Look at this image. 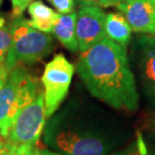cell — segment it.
Instances as JSON below:
<instances>
[{
  "instance_id": "obj_4",
  "label": "cell",
  "mask_w": 155,
  "mask_h": 155,
  "mask_svg": "<svg viewBox=\"0 0 155 155\" xmlns=\"http://www.w3.org/2000/svg\"><path fill=\"white\" fill-rule=\"evenodd\" d=\"M51 144L66 155H108L115 142L106 135L76 128L61 127L51 136Z\"/></svg>"
},
{
  "instance_id": "obj_8",
  "label": "cell",
  "mask_w": 155,
  "mask_h": 155,
  "mask_svg": "<svg viewBox=\"0 0 155 155\" xmlns=\"http://www.w3.org/2000/svg\"><path fill=\"white\" fill-rule=\"evenodd\" d=\"M132 31L155 35V0H127L117 6Z\"/></svg>"
},
{
  "instance_id": "obj_12",
  "label": "cell",
  "mask_w": 155,
  "mask_h": 155,
  "mask_svg": "<svg viewBox=\"0 0 155 155\" xmlns=\"http://www.w3.org/2000/svg\"><path fill=\"white\" fill-rule=\"evenodd\" d=\"M106 36L126 48L131 38L132 28L121 12H110L106 15Z\"/></svg>"
},
{
  "instance_id": "obj_6",
  "label": "cell",
  "mask_w": 155,
  "mask_h": 155,
  "mask_svg": "<svg viewBox=\"0 0 155 155\" xmlns=\"http://www.w3.org/2000/svg\"><path fill=\"white\" fill-rule=\"evenodd\" d=\"M45 94L40 91L31 103L24 107L9 131L6 142L15 146L35 145L45 124Z\"/></svg>"
},
{
  "instance_id": "obj_13",
  "label": "cell",
  "mask_w": 155,
  "mask_h": 155,
  "mask_svg": "<svg viewBox=\"0 0 155 155\" xmlns=\"http://www.w3.org/2000/svg\"><path fill=\"white\" fill-rule=\"evenodd\" d=\"M12 42L10 27L5 25V20L0 18V64L4 63L6 54Z\"/></svg>"
},
{
  "instance_id": "obj_9",
  "label": "cell",
  "mask_w": 155,
  "mask_h": 155,
  "mask_svg": "<svg viewBox=\"0 0 155 155\" xmlns=\"http://www.w3.org/2000/svg\"><path fill=\"white\" fill-rule=\"evenodd\" d=\"M137 48L142 80L149 94L155 98V35L141 38Z\"/></svg>"
},
{
  "instance_id": "obj_24",
  "label": "cell",
  "mask_w": 155,
  "mask_h": 155,
  "mask_svg": "<svg viewBox=\"0 0 155 155\" xmlns=\"http://www.w3.org/2000/svg\"><path fill=\"white\" fill-rule=\"evenodd\" d=\"M1 3H2V0H0V5H1Z\"/></svg>"
},
{
  "instance_id": "obj_19",
  "label": "cell",
  "mask_w": 155,
  "mask_h": 155,
  "mask_svg": "<svg viewBox=\"0 0 155 155\" xmlns=\"http://www.w3.org/2000/svg\"><path fill=\"white\" fill-rule=\"evenodd\" d=\"M8 76H9V72L6 69L4 63H3L0 64V89L5 85L6 81L8 79Z\"/></svg>"
},
{
  "instance_id": "obj_3",
  "label": "cell",
  "mask_w": 155,
  "mask_h": 155,
  "mask_svg": "<svg viewBox=\"0 0 155 155\" xmlns=\"http://www.w3.org/2000/svg\"><path fill=\"white\" fill-rule=\"evenodd\" d=\"M12 42L4 64L9 73L21 64H32L48 55L52 49V38L28 25L26 19L15 18L10 25Z\"/></svg>"
},
{
  "instance_id": "obj_15",
  "label": "cell",
  "mask_w": 155,
  "mask_h": 155,
  "mask_svg": "<svg viewBox=\"0 0 155 155\" xmlns=\"http://www.w3.org/2000/svg\"><path fill=\"white\" fill-rule=\"evenodd\" d=\"M117 155H147V149L142 138L139 137Z\"/></svg>"
},
{
  "instance_id": "obj_2",
  "label": "cell",
  "mask_w": 155,
  "mask_h": 155,
  "mask_svg": "<svg viewBox=\"0 0 155 155\" xmlns=\"http://www.w3.org/2000/svg\"><path fill=\"white\" fill-rule=\"evenodd\" d=\"M39 92L38 80L22 67L18 66L9 73L5 85L0 89V136L5 141L21 110Z\"/></svg>"
},
{
  "instance_id": "obj_1",
  "label": "cell",
  "mask_w": 155,
  "mask_h": 155,
  "mask_svg": "<svg viewBox=\"0 0 155 155\" xmlns=\"http://www.w3.org/2000/svg\"><path fill=\"white\" fill-rule=\"evenodd\" d=\"M77 71L94 97L117 110L138 109L139 95L126 48L107 36L80 55Z\"/></svg>"
},
{
  "instance_id": "obj_21",
  "label": "cell",
  "mask_w": 155,
  "mask_h": 155,
  "mask_svg": "<svg viewBox=\"0 0 155 155\" xmlns=\"http://www.w3.org/2000/svg\"><path fill=\"white\" fill-rule=\"evenodd\" d=\"M82 1L87 4H93V3H97L98 0H82Z\"/></svg>"
},
{
  "instance_id": "obj_16",
  "label": "cell",
  "mask_w": 155,
  "mask_h": 155,
  "mask_svg": "<svg viewBox=\"0 0 155 155\" xmlns=\"http://www.w3.org/2000/svg\"><path fill=\"white\" fill-rule=\"evenodd\" d=\"M61 14H70L75 9V0H48Z\"/></svg>"
},
{
  "instance_id": "obj_22",
  "label": "cell",
  "mask_w": 155,
  "mask_h": 155,
  "mask_svg": "<svg viewBox=\"0 0 155 155\" xmlns=\"http://www.w3.org/2000/svg\"><path fill=\"white\" fill-rule=\"evenodd\" d=\"M39 151H40V150H38V148H36V149L35 150V152L32 153V155H39Z\"/></svg>"
},
{
  "instance_id": "obj_17",
  "label": "cell",
  "mask_w": 155,
  "mask_h": 155,
  "mask_svg": "<svg viewBox=\"0 0 155 155\" xmlns=\"http://www.w3.org/2000/svg\"><path fill=\"white\" fill-rule=\"evenodd\" d=\"M31 0H11L12 4V18H18L22 15L23 11L25 10Z\"/></svg>"
},
{
  "instance_id": "obj_7",
  "label": "cell",
  "mask_w": 155,
  "mask_h": 155,
  "mask_svg": "<svg viewBox=\"0 0 155 155\" xmlns=\"http://www.w3.org/2000/svg\"><path fill=\"white\" fill-rule=\"evenodd\" d=\"M106 13L100 6L87 4L81 6L77 17V40L82 52L106 38Z\"/></svg>"
},
{
  "instance_id": "obj_18",
  "label": "cell",
  "mask_w": 155,
  "mask_h": 155,
  "mask_svg": "<svg viewBox=\"0 0 155 155\" xmlns=\"http://www.w3.org/2000/svg\"><path fill=\"white\" fill-rule=\"evenodd\" d=\"M125 1H127V0H98L97 4L100 7L107 8V7H112V6H118Z\"/></svg>"
},
{
  "instance_id": "obj_14",
  "label": "cell",
  "mask_w": 155,
  "mask_h": 155,
  "mask_svg": "<svg viewBox=\"0 0 155 155\" xmlns=\"http://www.w3.org/2000/svg\"><path fill=\"white\" fill-rule=\"evenodd\" d=\"M35 149V145L15 146L8 142H4L0 146V155H32Z\"/></svg>"
},
{
  "instance_id": "obj_23",
  "label": "cell",
  "mask_w": 155,
  "mask_h": 155,
  "mask_svg": "<svg viewBox=\"0 0 155 155\" xmlns=\"http://www.w3.org/2000/svg\"><path fill=\"white\" fill-rule=\"evenodd\" d=\"M4 142H6V141L1 137V136H0V146H1V145H2L3 143H4Z\"/></svg>"
},
{
  "instance_id": "obj_10",
  "label": "cell",
  "mask_w": 155,
  "mask_h": 155,
  "mask_svg": "<svg viewBox=\"0 0 155 155\" xmlns=\"http://www.w3.org/2000/svg\"><path fill=\"white\" fill-rule=\"evenodd\" d=\"M77 17L78 13L75 11L70 14H60L52 30L61 45L72 52L79 51L76 32Z\"/></svg>"
},
{
  "instance_id": "obj_11",
  "label": "cell",
  "mask_w": 155,
  "mask_h": 155,
  "mask_svg": "<svg viewBox=\"0 0 155 155\" xmlns=\"http://www.w3.org/2000/svg\"><path fill=\"white\" fill-rule=\"evenodd\" d=\"M28 13L31 17L30 20H27L28 25L45 33L52 32L54 24L60 16V14L39 0L30 3Z\"/></svg>"
},
{
  "instance_id": "obj_5",
  "label": "cell",
  "mask_w": 155,
  "mask_h": 155,
  "mask_svg": "<svg viewBox=\"0 0 155 155\" xmlns=\"http://www.w3.org/2000/svg\"><path fill=\"white\" fill-rule=\"evenodd\" d=\"M75 67L64 54H58L45 64L41 83L45 89V115L54 114L69 92Z\"/></svg>"
},
{
  "instance_id": "obj_20",
  "label": "cell",
  "mask_w": 155,
  "mask_h": 155,
  "mask_svg": "<svg viewBox=\"0 0 155 155\" xmlns=\"http://www.w3.org/2000/svg\"><path fill=\"white\" fill-rule=\"evenodd\" d=\"M39 155H61V154L51 152V151H48V150H40L39 151Z\"/></svg>"
}]
</instances>
